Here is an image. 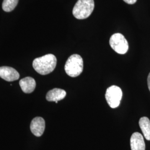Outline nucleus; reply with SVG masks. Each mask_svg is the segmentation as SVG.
I'll list each match as a JSON object with an SVG mask.
<instances>
[{"label": "nucleus", "instance_id": "obj_14", "mask_svg": "<svg viewBox=\"0 0 150 150\" xmlns=\"http://www.w3.org/2000/svg\"><path fill=\"white\" fill-rule=\"evenodd\" d=\"M147 84H148V87H149V88L150 91V72L149 75L148 76V77H147Z\"/></svg>", "mask_w": 150, "mask_h": 150}, {"label": "nucleus", "instance_id": "obj_4", "mask_svg": "<svg viewBox=\"0 0 150 150\" xmlns=\"http://www.w3.org/2000/svg\"><path fill=\"white\" fill-rule=\"evenodd\" d=\"M111 48L119 54H125L129 50V43L124 36L121 33H115L110 39Z\"/></svg>", "mask_w": 150, "mask_h": 150}, {"label": "nucleus", "instance_id": "obj_3", "mask_svg": "<svg viewBox=\"0 0 150 150\" xmlns=\"http://www.w3.org/2000/svg\"><path fill=\"white\" fill-rule=\"evenodd\" d=\"M83 69V61L81 56L74 54L67 60L64 66L66 73L70 77H76L82 72Z\"/></svg>", "mask_w": 150, "mask_h": 150}, {"label": "nucleus", "instance_id": "obj_7", "mask_svg": "<svg viewBox=\"0 0 150 150\" xmlns=\"http://www.w3.org/2000/svg\"><path fill=\"white\" fill-rule=\"evenodd\" d=\"M30 129L32 134L37 137L41 136L45 129V121L41 117L33 118L30 125Z\"/></svg>", "mask_w": 150, "mask_h": 150}, {"label": "nucleus", "instance_id": "obj_5", "mask_svg": "<svg viewBox=\"0 0 150 150\" xmlns=\"http://www.w3.org/2000/svg\"><path fill=\"white\" fill-rule=\"evenodd\" d=\"M122 96V92L121 89L116 86H110L106 92L105 97L108 105L115 108L118 107Z\"/></svg>", "mask_w": 150, "mask_h": 150}, {"label": "nucleus", "instance_id": "obj_13", "mask_svg": "<svg viewBox=\"0 0 150 150\" xmlns=\"http://www.w3.org/2000/svg\"><path fill=\"white\" fill-rule=\"evenodd\" d=\"M123 1L127 4H129V5L134 4L137 1V0H123Z\"/></svg>", "mask_w": 150, "mask_h": 150}, {"label": "nucleus", "instance_id": "obj_9", "mask_svg": "<svg viewBox=\"0 0 150 150\" xmlns=\"http://www.w3.org/2000/svg\"><path fill=\"white\" fill-rule=\"evenodd\" d=\"M66 96V92L60 88H54L48 91L46 95V100L50 102H55L62 100Z\"/></svg>", "mask_w": 150, "mask_h": 150}, {"label": "nucleus", "instance_id": "obj_8", "mask_svg": "<svg viewBox=\"0 0 150 150\" xmlns=\"http://www.w3.org/2000/svg\"><path fill=\"white\" fill-rule=\"evenodd\" d=\"M131 150H145V141L143 136L139 132L132 134L130 139Z\"/></svg>", "mask_w": 150, "mask_h": 150}, {"label": "nucleus", "instance_id": "obj_6", "mask_svg": "<svg viewBox=\"0 0 150 150\" xmlns=\"http://www.w3.org/2000/svg\"><path fill=\"white\" fill-rule=\"evenodd\" d=\"M0 77L6 81H14L19 79V73L15 69L8 67H0Z\"/></svg>", "mask_w": 150, "mask_h": 150}, {"label": "nucleus", "instance_id": "obj_10", "mask_svg": "<svg viewBox=\"0 0 150 150\" xmlns=\"http://www.w3.org/2000/svg\"><path fill=\"white\" fill-rule=\"evenodd\" d=\"M19 84L22 91L26 93H32L36 86V81L31 77H26L22 79L20 81Z\"/></svg>", "mask_w": 150, "mask_h": 150}, {"label": "nucleus", "instance_id": "obj_1", "mask_svg": "<svg viewBox=\"0 0 150 150\" xmlns=\"http://www.w3.org/2000/svg\"><path fill=\"white\" fill-rule=\"evenodd\" d=\"M56 64V56L53 54H47L34 59L32 66L38 73L46 75L51 73L54 70Z\"/></svg>", "mask_w": 150, "mask_h": 150}, {"label": "nucleus", "instance_id": "obj_11", "mask_svg": "<svg viewBox=\"0 0 150 150\" xmlns=\"http://www.w3.org/2000/svg\"><path fill=\"white\" fill-rule=\"evenodd\" d=\"M139 125L145 139L150 141V121L147 117L139 119Z\"/></svg>", "mask_w": 150, "mask_h": 150}, {"label": "nucleus", "instance_id": "obj_12", "mask_svg": "<svg viewBox=\"0 0 150 150\" xmlns=\"http://www.w3.org/2000/svg\"><path fill=\"white\" fill-rule=\"evenodd\" d=\"M18 0H4L2 2V9L7 12L13 11L17 5Z\"/></svg>", "mask_w": 150, "mask_h": 150}, {"label": "nucleus", "instance_id": "obj_2", "mask_svg": "<svg viewBox=\"0 0 150 150\" xmlns=\"http://www.w3.org/2000/svg\"><path fill=\"white\" fill-rule=\"evenodd\" d=\"M95 8L93 0H78L72 10L76 18L83 20L90 16Z\"/></svg>", "mask_w": 150, "mask_h": 150}]
</instances>
